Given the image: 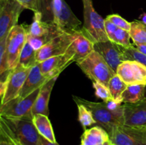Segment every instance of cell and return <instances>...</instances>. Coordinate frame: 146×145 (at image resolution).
I'll use <instances>...</instances> for the list:
<instances>
[{
	"label": "cell",
	"mask_w": 146,
	"mask_h": 145,
	"mask_svg": "<svg viewBox=\"0 0 146 145\" xmlns=\"http://www.w3.org/2000/svg\"><path fill=\"white\" fill-rule=\"evenodd\" d=\"M27 41V33L24 25H16L9 33L6 41L7 63L10 71L18 65L20 55Z\"/></svg>",
	"instance_id": "obj_6"
},
{
	"label": "cell",
	"mask_w": 146,
	"mask_h": 145,
	"mask_svg": "<svg viewBox=\"0 0 146 145\" xmlns=\"http://www.w3.org/2000/svg\"><path fill=\"white\" fill-rule=\"evenodd\" d=\"M124 125L146 127V98L134 104H124Z\"/></svg>",
	"instance_id": "obj_15"
},
{
	"label": "cell",
	"mask_w": 146,
	"mask_h": 145,
	"mask_svg": "<svg viewBox=\"0 0 146 145\" xmlns=\"http://www.w3.org/2000/svg\"><path fill=\"white\" fill-rule=\"evenodd\" d=\"M4 2H5V0H0V11L2 9L3 6H4Z\"/></svg>",
	"instance_id": "obj_39"
},
{
	"label": "cell",
	"mask_w": 146,
	"mask_h": 145,
	"mask_svg": "<svg viewBox=\"0 0 146 145\" xmlns=\"http://www.w3.org/2000/svg\"><path fill=\"white\" fill-rule=\"evenodd\" d=\"M74 34L63 33L47 43L36 52L37 62L41 63L51 57L65 53L74 41Z\"/></svg>",
	"instance_id": "obj_9"
},
{
	"label": "cell",
	"mask_w": 146,
	"mask_h": 145,
	"mask_svg": "<svg viewBox=\"0 0 146 145\" xmlns=\"http://www.w3.org/2000/svg\"><path fill=\"white\" fill-rule=\"evenodd\" d=\"M99 145H112V143L111 142V141H107V142H104V143L101 144H99Z\"/></svg>",
	"instance_id": "obj_40"
},
{
	"label": "cell",
	"mask_w": 146,
	"mask_h": 145,
	"mask_svg": "<svg viewBox=\"0 0 146 145\" xmlns=\"http://www.w3.org/2000/svg\"><path fill=\"white\" fill-rule=\"evenodd\" d=\"M74 62L73 55L68 52L63 55L51 57L41 63H38L41 72L49 79L56 77L71 63Z\"/></svg>",
	"instance_id": "obj_14"
},
{
	"label": "cell",
	"mask_w": 146,
	"mask_h": 145,
	"mask_svg": "<svg viewBox=\"0 0 146 145\" xmlns=\"http://www.w3.org/2000/svg\"><path fill=\"white\" fill-rule=\"evenodd\" d=\"M118 29V27L115 25V24H113L111 21H110L109 20L106 18L105 19V30L106 33V35L108 36V39L110 41H111L113 36V34H115V31Z\"/></svg>",
	"instance_id": "obj_34"
},
{
	"label": "cell",
	"mask_w": 146,
	"mask_h": 145,
	"mask_svg": "<svg viewBox=\"0 0 146 145\" xmlns=\"http://www.w3.org/2000/svg\"><path fill=\"white\" fill-rule=\"evenodd\" d=\"M120 47L125 61H136L146 66V55L141 53L133 44H131V45L127 48L121 45Z\"/></svg>",
	"instance_id": "obj_26"
},
{
	"label": "cell",
	"mask_w": 146,
	"mask_h": 145,
	"mask_svg": "<svg viewBox=\"0 0 146 145\" xmlns=\"http://www.w3.org/2000/svg\"><path fill=\"white\" fill-rule=\"evenodd\" d=\"M116 74L128 85H146V66L136 61H123L118 67Z\"/></svg>",
	"instance_id": "obj_12"
},
{
	"label": "cell",
	"mask_w": 146,
	"mask_h": 145,
	"mask_svg": "<svg viewBox=\"0 0 146 145\" xmlns=\"http://www.w3.org/2000/svg\"><path fill=\"white\" fill-rule=\"evenodd\" d=\"M7 37L0 41V82H6L11 72L7 63V53H6Z\"/></svg>",
	"instance_id": "obj_28"
},
{
	"label": "cell",
	"mask_w": 146,
	"mask_h": 145,
	"mask_svg": "<svg viewBox=\"0 0 146 145\" xmlns=\"http://www.w3.org/2000/svg\"><path fill=\"white\" fill-rule=\"evenodd\" d=\"M6 82H0V97L3 96L5 91Z\"/></svg>",
	"instance_id": "obj_37"
},
{
	"label": "cell",
	"mask_w": 146,
	"mask_h": 145,
	"mask_svg": "<svg viewBox=\"0 0 146 145\" xmlns=\"http://www.w3.org/2000/svg\"><path fill=\"white\" fill-rule=\"evenodd\" d=\"M141 53L146 55V44H133Z\"/></svg>",
	"instance_id": "obj_35"
},
{
	"label": "cell",
	"mask_w": 146,
	"mask_h": 145,
	"mask_svg": "<svg viewBox=\"0 0 146 145\" xmlns=\"http://www.w3.org/2000/svg\"><path fill=\"white\" fill-rule=\"evenodd\" d=\"M4 142V139H3L2 136L1 135V134H0V143H1V142Z\"/></svg>",
	"instance_id": "obj_42"
},
{
	"label": "cell",
	"mask_w": 146,
	"mask_h": 145,
	"mask_svg": "<svg viewBox=\"0 0 146 145\" xmlns=\"http://www.w3.org/2000/svg\"><path fill=\"white\" fill-rule=\"evenodd\" d=\"M107 19L109 20L110 21L115 24L118 28H122V29L125 30V31H130L131 30V23L128 22L127 20L121 17V16L118 14H110V15L107 16Z\"/></svg>",
	"instance_id": "obj_32"
},
{
	"label": "cell",
	"mask_w": 146,
	"mask_h": 145,
	"mask_svg": "<svg viewBox=\"0 0 146 145\" xmlns=\"http://www.w3.org/2000/svg\"><path fill=\"white\" fill-rule=\"evenodd\" d=\"M84 6L83 34L94 44L108 41L105 30V19L97 13L92 0H82Z\"/></svg>",
	"instance_id": "obj_4"
},
{
	"label": "cell",
	"mask_w": 146,
	"mask_h": 145,
	"mask_svg": "<svg viewBox=\"0 0 146 145\" xmlns=\"http://www.w3.org/2000/svg\"><path fill=\"white\" fill-rule=\"evenodd\" d=\"M33 122L38 134L49 142L56 143L55 135L48 116L37 114L33 116Z\"/></svg>",
	"instance_id": "obj_21"
},
{
	"label": "cell",
	"mask_w": 146,
	"mask_h": 145,
	"mask_svg": "<svg viewBox=\"0 0 146 145\" xmlns=\"http://www.w3.org/2000/svg\"><path fill=\"white\" fill-rule=\"evenodd\" d=\"M42 18V13L35 12L32 23L30 25H24L28 35L32 36H42L52 32L61 31L52 22L43 21Z\"/></svg>",
	"instance_id": "obj_19"
},
{
	"label": "cell",
	"mask_w": 146,
	"mask_h": 145,
	"mask_svg": "<svg viewBox=\"0 0 146 145\" xmlns=\"http://www.w3.org/2000/svg\"><path fill=\"white\" fill-rule=\"evenodd\" d=\"M41 145H58L57 144V142L56 143H53V142H49L47 139H46L45 138H44L43 136H41Z\"/></svg>",
	"instance_id": "obj_36"
},
{
	"label": "cell",
	"mask_w": 146,
	"mask_h": 145,
	"mask_svg": "<svg viewBox=\"0 0 146 145\" xmlns=\"http://www.w3.org/2000/svg\"><path fill=\"white\" fill-rule=\"evenodd\" d=\"M36 51L32 48L29 43L27 41L20 55L19 65L29 68L35 66L37 63H38L36 58Z\"/></svg>",
	"instance_id": "obj_23"
},
{
	"label": "cell",
	"mask_w": 146,
	"mask_h": 145,
	"mask_svg": "<svg viewBox=\"0 0 146 145\" xmlns=\"http://www.w3.org/2000/svg\"><path fill=\"white\" fill-rule=\"evenodd\" d=\"M57 78H58V76L51 78L41 87L39 93L37 96L36 100L32 109H31L32 116L37 115V114H41V115H44L48 117V115H49L48 102H49L50 96H51L53 88H54Z\"/></svg>",
	"instance_id": "obj_18"
},
{
	"label": "cell",
	"mask_w": 146,
	"mask_h": 145,
	"mask_svg": "<svg viewBox=\"0 0 146 145\" xmlns=\"http://www.w3.org/2000/svg\"><path fill=\"white\" fill-rule=\"evenodd\" d=\"M31 68L19 65L10 72L7 80L4 93L1 98V104L4 105L19 96Z\"/></svg>",
	"instance_id": "obj_10"
},
{
	"label": "cell",
	"mask_w": 146,
	"mask_h": 145,
	"mask_svg": "<svg viewBox=\"0 0 146 145\" xmlns=\"http://www.w3.org/2000/svg\"><path fill=\"white\" fill-rule=\"evenodd\" d=\"M145 85H130L122 94L124 104H134L145 99Z\"/></svg>",
	"instance_id": "obj_22"
},
{
	"label": "cell",
	"mask_w": 146,
	"mask_h": 145,
	"mask_svg": "<svg viewBox=\"0 0 146 145\" xmlns=\"http://www.w3.org/2000/svg\"><path fill=\"white\" fill-rule=\"evenodd\" d=\"M76 105L78 106V121L84 129H86L87 127L96 124L92 113L86 107H85L82 104H76Z\"/></svg>",
	"instance_id": "obj_29"
},
{
	"label": "cell",
	"mask_w": 146,
	"mask_h": 145,
	"mask_svg": "<svg viewBox=\"0 0 146 145\" xmlns=\"http://www.w3.org/2000/svg\"><path fill=\"white\" fill-rule=\"evenodd\" d=\"M24 9H28L35 12L41 11V0H15Z\"/></svg>",
	"instance_id": "obj_33"
},
{
	"label": "cell",
	"mask_w": 146,
	"mask_h": 145,
	"mask_svg": "<svg viewBox=\"0 0 146 145\" xmlns=\"http://www.w3.org/2000/svg\"><path fill=\"white\" fill-rule=\"evenodd\" d=\"M127 86L128 85H126L117 74L112 77L108 83V88L113 99L123 103L122 94L126 89Z\"/></svg>",
	"instance_id": "obj_24"
},
{
	"label": "cell",
	"mask_w": 146,
	"mask_h": 145,
	"mask_svg": "<svg viewBox=\"0 0 146 145\" xmlns=\"http://www.w3.org/2000/svg\"><path fill=\"white\" fill-rule=\"evenodd\" d=\"M130 39H131V35H130L129 31L118 28L115 34H113L111 41L121 46L127 48L131 45Z\"/></svg>",
	"instance_id": "obj_30"
},
{
	"label": "cell",
	"mask_w": 146,
	"mask_h": 145,
	"mask_svg": "<svg viewBox=\"0 0 146 145\" xmlns=\"http://www.w3.org/2000/svg\"><path fill=\"white\" fill-rule=\"evenodd\" d=\"M139 18L141 19V21L146 25V13H143L142 14H141V16H139Z\"/></svg>",
	"instance_id": "obj_38"
},
{
	"label": "cell",
	"mask_w": 146,
	"mask_h": 145,
	"mask_svg": "<svg viewBox=\"0 0 146 145\" xmlns=\"http://www.w3.org/2000/svg\"><path fill=\"white\" fill-rule=\"evenodd\" d=\"M1 116L21 144L41 145V135L34 126L32 117L11 118Z\"/></svg>",
	"instance_id": "obj_5"
},
{
	"label": "cell",
	"mask_w": 146,
	"mask_h": 145,
	"mask_svg": "<svg viewBox=\"0 0 146 145\" xmlns=\"http://www.w3.org/2000/svg\"><path fill=\"white\" fill-rule=\"evenodd\" d=\"M24 9V7L15 0H5L0 11V41L6 38L13 27L17 25Z\"/></svg>",
	"instance_id": "obj_11"
},
{
	"label": "cell",
	"mask_w": 146,
	"mask_h": 145,
	"mask_svg": "<svg viewBox=\"0 0 146 145\" xmlns=\"http://www.w3.org/2000/svg\"><path fill=\"white\" fill-rule=\"evenodd\" d=\"M145 27H146V25H145Z\"/></svg>",
	"instance_id": "obj_43"
},
{
	"label": "cell",
	"mask_w": 146,
	"mask_h": 145,
	"mask_svg": "<svg viewBox=\"0 0 146 145\" xmlns=\"http://www.w3.org/2000/svg\"><path fill=\"white\" fill-rule=\"evenodd\" d=\"M113 145H146V127L120 125L109 134Z\"/></svg>",
	"instance_id": "obj_7"
},
{
	"label": "cell",
	"mask_w": 146,
	"mask_h": 145,
	"mask_svg": "<svg viewBox=\"0 0 146 145\" xmlns=\"http://www.w3.org/2000/svg\"><path fill=\"white\" fill-rule=\"evenodd\" d=\"M77 65L93 82H99L106 87L112 77L116 74L95 50Z\"/></svg>",
	"instance_id": "obj_2"
},
{
	"label": "cell",
	"mask_w": 146,
	"mask_h": 145,
	"mask_svg": "<svg viewBox=\"0 0 146 145\" xmlns=\"http://www.w3.org/2000/svg\"><path fill=\"white\" fill-rule=\"evenodd\" d=\"M64 32H62V31H58L46 34V35H44L42 36H32L27 34V41L29 43L32 48L36 51L41 48H42L44 45H45L47 43L51 41L53 38L61 35Z\"/></svg>",
	"instance_id": "obj_27"
},
{
	"label": "cell",
	"mask_w": 146,
	"mask_h": 145,
	"mask_svg": "<svg viewBox=\"0 0 146 145\" xmlns=\"http://www.w3.org/2000/svg\"><path fill=\"white\" fill-rule=\"evenodd\" d=\"M94 50L104 58L115 72L118 67L125 61L120 45L110 40L94 44Z\"/></svg>",
	"instance_id": "obj_13"
},
{
	"label": "cell",
	"mask_w": 146,
	"mask_h": 145,
	"mask_svg": "<svg viewBox=\"0 0 146 145\" xmlns=\"http://www.w3.org/2000/svg\"><path fill=\"white\" fill-rule=\"evenodd\" d=\"M41 88L36 90L26 98H22L18 96L4 105H0V115L11 118L24 117L33 118L31 109Z\"/></svg>",
	"instance_id": "obj_8"
},
{
	"label": "cell",
	"mask_w": 146,
	"mask_h": 145,
	"mask_svg": "<svg viewBox=\"0 0 146 145\" xmlns=\"http://www.w3.org/2000/svg\"><path fill=\"white\" fill-rule=\"evenodd\" d=\"M46 4L52 16L51 22L61 31L74 34L81 31L82 23L64 0H48Z\"/></svg>",
	"instance_id": "obj_1"
},
{
	"label": "cell",
	"mask_w": 146,
	"mask_h": 145,
	"mask_svg": "<svg viewBox=\"0 0 146 145\" xmlns=\"http://www.w3.org/2000/svg\"><path fill=\"white\" fill-rule=\"evenodd\" d=\"M94 51V43L87 38L81 31L74 34V41L66 51L72 54L74 62L78 63Z\"/></svg>",
	"instance_id": "obj_16"
},
{
	"label": "cell",
	"mask_w": 146,
	"mask_h": 145,
	"mask_svg": "<svg viewBox=\"0 0 146 145\" xmlns=\"http://www.w3.org/2000/svg\"><path fill=\"white\" fill-rule=\"evenodd\" d=\"M112 145H113V144H112Z\"/></svg>",
	"instance_id": "obj_44"
},
{
	"label": "cell",
	"mask_w": 146,
	"mask_h": 145,
	"mask_svg": "<svg viewBox=\"0 0 146 145\" xmlns=\"http://www.w3.org/2000/svg\"><path fill=\"white\" fill-rule=\"evenodd\" d=\"M49 80L51 79L47 78L41 72L39 64L37 63L30 70L29 73L20 91L19 96L22 98H26L36 90L41 88Z\"/></svg>",
	"instance_id": "obj_17"
},
{
	"label": "cell",
	"mask_w": 146,
	"mask_h": 145,
	"mask_svg": "<svg viewBox=\"0 0 146 145\" xmlns=\"http://www.w3.org/2000/svg\"><path fill=\"white\" fill-rule=\"evenodd\" d=\"M110 140L108 132L99 126L85 129L81 136V145H99Z\"/></svg>",
	"instance_id": "obj_20"
},
{
	"label": "cell",
	"mask_w": 146,
	"mask_h": 145,
	"mask_svg": "<svg viewBox=\"0 0 146 145\" xmlns=\"http://www.w3.org/2000/svg\"><path fill=\"white\" fill-rule=\"evenodd\" d=\"M93 87L95 90V94L96 97L103 100L104 102H106L110 100L113 99L108 87L96 82H93Z\"/></svg>",
	"instance_id": "obj_31"
},
{
	"label": "cell",
	"mask_w": 146,
	"mask_h": 145,
	"mask_svg": "<svg viewBox=\"0 0 146 145\" xmlns=\"http://www.w3.org/2000/svg\"><path fill=\"white\" fill-rule=\"evenodd\" d=\"M76 104H82L86 107L92 113L94 119L101 127L111 134L114 127L124 124V114L116 113L110 110L106 102H94L86 100L84 98L73 96Z\"/></svg>",
	"instance_id": "obj_3"
},
{
	"label": "cell",
	"mask_w": 146,
	"mask_h": 145,
	"mask_svg": "<svg viewBox=\"0 0 146 145\" xmlns=\"http://www.w3.org/2000/svg\"><path fill=\"white\" fill-rule=\"evenodd\" d=\"M0 145H11L9 142H2L0 143Z\"/></svg>",
	"instance_id": "obj_41"
},
{
	"label": "cell",
	"mask_w": 146,
	"mask_h": 145,
	"mask_svg": "<svg viewBox=\"0 0 146 145\" xmlns=\"http://www.w3.org/2000/svg\"><path fill=\"white\" fill-rule=\"evenodd\" d=\"M131 30L129 33L133 44H146V27L140 21L131 22Z\"/></svg>",
	"instance_id": "obj_25"
}]
</instances>
